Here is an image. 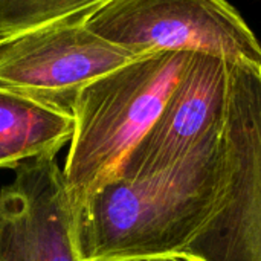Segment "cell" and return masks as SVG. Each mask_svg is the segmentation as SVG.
I'll return each mask as SVG.
<instances>
[{
    "mask_svg": "<svg viewBox=\"0 0 261 261\" xmlns=\"http://www.w3.org/2000/svg\"><path fill=\"white\" fill-rule=\"evenodd\" d=\"M220 139L151 177L113 174L75 210L81 261L180 255L211 214L220 180Z\"/></svg>",
    "mask_w": 261,
    "mask_h": 261,
    "instance_id": "1",
    "label": "cell"
},
{
    "mask_svg": "<svg viewBox=\"0 0 261 261\" xmlns=\"http://www.w3.org/2000/svg\"><path fill=\"white\" fill-rule=\"evenodd\" d=\"M193 52L138 57L84 86L70 112L73 135L63 174L73 211L107 179L164 109Z\"/></svg>",
    "mask_w": 261,
    "mask_h": 261,
    "instance_id": "2",
    "label": "cell"
},
{
    "mask_svg": "<svg viewBox=\"0 0 261 261\" xmlns=\"http://www.w3.org/2000/svg\"><path fill=\"white\" fill-rule=\"evenodd\" d=\"M219 191L187 261H261V66L228 61Z\"/></svg>",
    "mask_w": 261,
    "mask_h": 261,
    "instance_id": "3",
    "label": "cell"
},
{
    "mask_svg": "<svg viewBox=\"0 0 261 261\" xmlns=\"http://www.w3.org/2000/svg\"><path fill=\"white\" fill-rule=\"evenodd\" d=\"M83 21L138 55L200 52L261 66V43L228 0H109Z\"/></svg>",
    "mask_w": 261,
    "mask_h": 261,
    "instance_id": "4",
    "label": "cell"
},
{
    "mask_svg": "<svg viewBox=\"0 0 261 261\" xmlns=\"http://www.w3.org/2000/svg\"><path fill=\"white\" fill-rule=\"evenodd\" d=\"M138 57L84 21L47 24L0 41V86L70 110L84 86Z\"/></svg>",
    "mask_w": 261,
    "mask_h": 261,
    "instance_id": "5",
    "label": "cell"
},
{
    "mask_svg": "<svg viewBox=\"0 0 261 261\" xmlns=\"http://www.w3.org/2000/svg\"><path fill=\"white\" fill-rule=\"evenodd\" d=\"M228 98V61L193 52L164 109L115 174L151 177L171 170L222 136Z\"/></svg>",
    "mask_w": 261,
    "mask_h": 261,
    "instance_id": "6",
    "label": "cell"
},
{
    "mask_svg": "<svg viewBox=\"0 0 261 261\" xmlns=\"http://www.w3.org/2000/svg\"><path fill=\"white\" fill-rule=\"evenodd\" d=\"M14 171L0 188V261H81L73 205L55 158H34Z\"/></svg>",
    "mask_w": 261,
    "mask_h": 261,
    "instance_id": "7",
    "label": "cell"
},
{
    "mask_svg": "<svg viewBox=\"0 0 261 261\" xmlns=\"http://www.w3.org/2000/svg\"><path fill=\"white\" fill-rule=\"evenodd\" d=\"M72 112L0 86V168L52 156L70 142Z\"/></svg>",
    "mask_w": 261,
    "mask_h": 261,
    "instance_id": "8",
    "label": "cell"
},
{
    "mask_svg": "<svg viewBox=\"0 0 261 261\" xmlns=\"http://www.w3.org/2000/svg\"><path fill=\"white\" fill-rule=\"evenodd\" d=\"M109 0H0V41L64 21H83Z\"/></svg>",
    "mask_w": 261,
    "mask_h": 261,
    "instance_id": "9",
    "label": "cell"
},
{
    "mask_svg": "<svg viewBox=\"0 0 261 261\" xmlns=\"http://www.w3.org/2000/svg\"><path fill=\"white\" fill-rule=\"evenodd\" d=\"M115 261H187L177 255H161V257H138V258H124Z\"/></svg>",
    "mask_w": 261,
    "mask_h": 261,
    "instance_id": "10",
    "label": "cell"
}]
</instances>
